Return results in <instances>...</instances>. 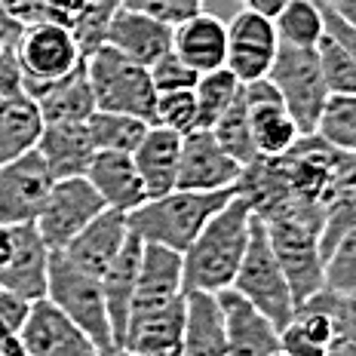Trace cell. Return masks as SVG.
<instances>
[{
	"mask_svg": "<svg viewBox=\"0 0 356 356\" xmlns=\"http://www.w3.org/2000/svg\"><path fill=\"white\" fill-rule=\"evenodd\" d=\"M181 356H227L225 316L212 292H184Z\"/></svg>",
	"mask_w": 356,
	"mask_h": 356,
	"instance_id": "83f0119b",
	"label": "cell"
},
{
	"mask_svg": "<svg viewBox=\"0 0 356 356\" xmlns=\"http://www.w3.org/2000/svg\"><path fill=\"white\" fill-rule=\"evenodd\" d=\"M295 310H323V314H329L332 325H335V338L356 347V295H341L323 286L320 292H314Z\"/></svg>",
	"mask_w": 356,
	"mask_h": 356,
	"instance_id": "8d00e7d4",
	"label": "cell"
},
{
	"mask_svg": "<svg viewBox=\"0 0 356 356\" xmlns=\"http://www.w3.org/2000/svg\"><path fill=\"white\" fill-rule=\"evenodd\" d=\"M147 71H151V83H154V89H157V95L160 92H184V89H194L197 80H200V74L191 68V65H184L172 49H169L160 62H154Z\"/></svg>",
	"mask_w": 356,
	"mask_h": 356,
	"instance_id": "60d3db41",
	"label": "cell"
},
{
	"mask_svg": "<svg viewBox=\"0 0 356 356\" xmlns=\"http://www.w3.org/2000/svg\"><path fill=\"white\" fill-rule=\"evenodd\" d=\"M126 236H129V221H126V212L117 209H105L102 215H95L92 221L80 231L74 240L65 246V258L80 267L89 277L102 280L105 270L111 267L117 255H120Z\"/></svg>",
	"mask_w": 356,
	"mask_h": 356,
	"instance_id": "ffe728a7",
	"label": "cell"
},
{
	"mask_svg": "<svg viewBox=\"0 0 356 356\" xmlns=\"http://www.w3.org/2000/svg\"><path fill=\"white\" fill-rule=\"evenodd\" d=\"M212 136H215V142H218L236 163H240V166H249V163L258 157L255 142H252L249 108H246V99H243V86H240V92H236V99L231 102V108L215 120Z\"/></svg>",
	"mask_w": 356,
	"mask_h": 356,
	"instance_id": "d6a6232c",
	"label": "cell"
},
{
	"mask_svg": "<svg viewBox=\"0 0 356 356\" xmlns=\"http://www.w3.org/2000/svg\"><path fill=\"white\" fill-rule=\"evenodd\" d=\"M53 184L56 178L37 147L0 163V225H34Z\"/></svg>",
	"mask_w": 356,
	"mask_h": 356,
	"instance_id": "7c38bea8",
	"label": "cell"
},
{
	"mask_svg": "<svg viewBox=\"0 0 356 356\" xmlns=\"http://www.w3.org/2000/svg\"><path fill=\"white\" fill-rule=\"evenodd\" d=\"M43 114L28 92L0 99V163L34 151L43 132Z\"/></svg>",
	"mask_w": 356,
	"mask_h": 356,
	"instance_id": "f1b7e54d",
	"label": "cell"
},
{
	"mask_svg": "<svg viewBox=\"0 0 356 356\" xmlns=\"http://www.w3.org/2000/svg\"><path fill=\"white\" fill-rule=\"evenodd\" d=\"M316 56H320V68H323L325 86H329V95H356V62L353 58L341 47H335L329 37L320 40Z\"/></svg>",
	"mask_w": 356,
	"mask_h": 356,
	"instance_id": "74e56055",
	"label": "cell"
},
{
	"mask_svg": "<svg viewBox=\"0 0 356 356\" xmlns=\"http://www.w3.org/2000/svg\"><path fill=\"white\" fill-rule=\"evenodd\" d=\"M243 99L249 108L252 142H255L258 157H283L286 151H292L295 142L301 138V129L295 126L292 114L286 111L270 80L264 77L243 83Z\"/></svg>",
	"mask_w": 356,
	"mask_h": 356,
	"instance_id": "9a60e30c",
	"label": "cell"
},
{
	"mask_svg": "<svg viewBox=\"0 0 356 356\" xmlns=\"http://www.w3.org/2000/svg\"><path fill=\"white\" fill-rule=\"evenodd\" d=\"M181 252H172L157 243H145L142 261H138V283L132 295V314L154 310L184 295L181 289ZM129 314V316H132Z\"/></svg>",
	"mask_w": 356,
	"mask_h": 356,
	"instance_id": "603a6c76",
	"label": "cell"
},
{
	"mask_svg": "<svg viewBox=\"0 0 356 356\" xmlns=\"http://www.w3.org/2000/svg\"><path fill=\"white\" fill-rule=\"evenodd\" d=\"M252 215L249 203L243 197H234L221 212H215L206 227L194 236L181 255V289L184 292H221L231 289L234 277L243 264L252 234Z\"/></svg>",
	"mask_w": 356,
	"mask_h": 356,
	"instance_id": "6da1fadb",
	"label": "cell"
},
{
	"mask_svg": "<svg viewBox=\"0 0 356 356\" xmlns=\"http://www.w3.org/2000/svg\"><path fill=\"white\" fill-rule=\"evenodd\" d=\"M264 225V221H261ZM267 240L273 246L280 267L286 273V283L292 289L295 307L304 304L314 292L323 289V218H280L267 221Z\"/></svg>",
	"mask_w": 356,
	"mask_h": 356,
	"instance_id": "ba28073f",
	"label": "cell"
},
{
	"mask_svg": "<svg viewBox=\"0 0 356 356\" xmlns=\"http://www.w3.org/2000/svg\"><path fill=\"white\" fill-rule=\"evenodd\" d=\"M320 6H323V25H325V37H329L335 47H341L347 56L356 62V28L350 25V22H344L338 16V10L332 3H323L320 0Z\"/></svg>",
	"mask_w": 356,
	"mask_h": 356,
	"instance_id": "7bdbcfd3",
	"label": "cell"
},
{
	"mask_svg": "<svg viewBox=\"0 0 356 356\" xmlns=\"http://www.w3.org/2000/svg\"><path fill=\"white\" fill-rule=\"evenodd\" d=\"M154 126L172 129L178 136H188L197 129V99L194 89L184 92H160L157 108H154Z\"/></svg>",
	"mask_w": 356,
	"mask_h": 356,
	"instance_id": "f35d334b",
	"label": "cell"
},
{
	"mask_svg": "<svg viewBox=\"0 0 356 356\" xmlns=\"http://www.w3.org/2000/svg\"><path fill=\"white\" fill-rule=\"evenodd\" d=\"M277 160L295 200L320 212L325 200L332 197V191L350 172H356V157L323 142L316 132L314 136H301L292 151H286Z\"/></svg>",
	"mask_w": 356,
	"mask_h": 356,
	"instance_id": "8992f818",
	"label": "cell"
},
{
	"mask_svg": "<svg viewBox=\"0 0 356 356\" xmlns=\"http://www.w3.org/2000/svg\"><path fill=\"white\" fill-rule=\"evenodd\" d=\"M280 43L298 49H316L325 37L323 6L320 0H292L277 19H273Z\"/></svg>",
	"mask_w": 356,
	"mask_h": 356,
	"instance_id": "f546056e",
	"label": "cell"
},
{
	"mask_svg": "<svg viewBox=\"0 0 356 356\" xmlns=\"http://www.w3.org/2000/svg\"><path fill=\"white\" fill-rule=\"evenodd\" d=\"M22 92H25V77H22L16 47L6 43L0 49V99H13V95H22Z\"/></svg>",
	"mask_w": 356,
	"mask_h": 356,
	"instance_id": "f6af8a7d",
	"label": "cell"
},
{
	"mask_svg": "<svg viewBox=\"0 0 356 356\" xmlns=\"http://www.w3.org/2000/svg\"><path fill=\"white\" fill-rule=\"evenodd\" d=\"M120 3L123 0H89L86 10L80 13V19L71 25V34L77 40V49L83 58H89L95 49H102L108 43V25Z\"/></svg>",
	"mask_w": 356,
	"mask_h": 356,
	"instance_id": "d590c367",
	"label": "cell"
},
{
	"mask_svg": "<svg viewBox=\"0 0 356 356\" xmlns=\"http://www.w3.org/2000/svg\"><path fill=\"white\" fill-rule=\"evenodd\" d=\"M89 0H43L40 10V22H53V25H62L71 31V25L80 19V13L86 10Z\"/></svg>",
	"mask_w": 356,
	"mask_h": 356,
	"instance_id": "7dc6e473",
	"label": "cell"
},
{
	"mask_svg": "<svg viewBox=\"0 0 356 356\" xmlns=\"http://www.w3.org/2000/svg\"><path fill=\"white\" fill-rule=\"evenodd\" d=\"M111 356H129V353H126V350H117V353H111Z\"/></svg>",
	"mask_w": 356,
	"mask_h": 356,
	"instance_id": "816d5d0a",
	"label": "cell"
},
{
	"mask_svg": "<svg viewBox=\"0 0 356 356\" xmlns=\"http://www.w3.org/2000/svg\"><path fill=\"white\" fill-rule=\"evenodd\" d=\"M89 136H92L95 151H123L132 154L142 145L145 132L151 129V123L138 120L129 114H111V111H95L86 120Z\"/></svg>",
	"mask_w": 356,
	"mask_h": 356,
	"instance_id": "4dcf8cb0",
	"label": "cell"
},
{
	"mask_svg": "<svg viewBox=\"0 0 356 356\" xmlns=\"http://www.w3.org/2000/svg\"><path fill=\"white\" fill-rule=\"evenodd\" d=\"M236 197V191H169L163 197H147L138 209L126 215L129 231L142 243H157L181 252L194 243L215 212H221Z\"/></svg>",
	"mask_w": 356,
	"mask_h": 356,
	"instance_id": "7a4b0ae2",
	"label": "cell"
},
{
	"mask_svg": "<svg viewBox=\"0 0 356 356\" xmlns=\"http://www.w3.org/2000/svg\"><path fill=\"white\" fill-rule=\"evenodd\" d=\"M203 3L206 0H123V6L145 13V16H151V19H160L172 28L178 22L203 13Z\"/></svg>",
	"mask_w": 356,
	"mask_h": 356,
	"instance_id": "b9f144b4",
	"label": "cell"
},
{
	"mask_svg": "<svg viewBox=\"0 0 356 356\" xmlns=\"http://www.w3.org/2000/svg\"><path fill=\"white\" fill-rule=\"evenodd\" d=\"M316 136L356 157V95H329L316 123Z\"/></svg>",
	"mask_w": 356,
	"mask_h": 356,
	"instance_id": "e575fe53",
	"label": "cell"
},
{
	"mask_svg": "<svg viewBox=\"0 0 356 356\" xmlns=\"http://www.w3.org/2000/svg\"><path fill=\"white\" fill-rule=\"evenodd\" d=\"M273 356H286V353H283V350H277V353H273Z\"/></svg>",
	"mask_w": 356,
	"mask_h": 356,
	"instance_id": "db71d44e",
	"label": "cell"
},
{
	"mask_svg": "<svg viewBox=\"0 0 356 356\" xmlns=\"http://www.w3.org/2000/svg\"><path fill=\"white\" fill-rule=\"evenodd\" d=\"M267 80L280 92V99L292 114L295 126L301 129V136H314L325 102H329V86L323 80L316 49H298L280 43Z\"/></svg>",
	"mask_w": 356,
	"mask_h": 356,
	"instance_id": "52a82bcc",
	"label": "cell"
},
{
	"mask_svg": "<svg viewBox=\"0 0 356 356\" xmlns=\"http://www.w3.org/2000/svg\"><path fill=\"white\" fill-rule=\"evenodd\" d=\"M350 231H356V172L347 175L323 206V234H320L323 261Z\"/></svg>",
	"mask_w": 356,
	"mask_h": 356,
	"instance_id": "1f68e13d",
	"label": "cell"
},
{
	"mask_svg": "<svg viewBox=\"0 0 356 356\" xmlns=\"http://www.w3.org/2000/svg\"><path fill=\"white\" fill-rule=\"evenodd\" d=\"M142 249H145V243L129 231V236H126V243L120 249V255L111 261L105 277H102V292H105L111 332H114L117 347L123 344L126 325H129L132 295H136V283H138V261H142Z\"/></svg>",
	"mask_w": 356,
	"mask_h": 356,
	"instance_id": "484cf974",
	"label": "cell"
},
{
	"mask_svg": "<svg viewBox=\"0 0 356 356\" xmlns=\"http://www.w3.org/2000/svg\"><path fill=\"white\" fill-rule=\"evenodd\" d=\"M83 65L95 95V111L129 114L154 126L157 89L151 83V71L129 62L111 47L95 49L89 58H83Z\"/></svg>",
	"mask_w": 356,
	"mask_h": 356,
	"instance_id": "277c9868",
	"label": "cell"
},
{
	"mask_svg": "<svg viewBox=\"0 0 356 356\" xmlns=\"http://www.w3.org/2000/svg\"><path fill=\"white\" fill-rule=\"evenodd\" d=\"M325 289L341 295H356V231H350L335 249L329 252L323 264Z\"/></svg>",
	"mask_w": 356,
	"mask_h": 356,
	"instance_id": "ab89813d",
	"label": "cell"
},
{
	"mask_svg": "<svg viewBox=\"0 0 356 356\" xmlns=\"http://www.w3.org/2000/svg\"><path fill=\"white\" fill-rule=\"evenodd\" d=\"M243 166L215 142L212 129H194L181 136L178 157V191H236Z\"/></svg>",
	"mask_w": 356,
	"mask_h": 356,
	"instance_id": "4fadbf2b",
	"label": "cell"
},
{
	"mask_svg": "<svg viewBox=\"0 0 356 356\" xmlns=\"http://www.w3.org/2000/svg\"><path fill=\"white\" fill-rule=\"evenodd\" d=\"M231 289L240 292L252 307L261 310L277 329L292 323V316H295L292 289H289L283 267H280L277 255H273V246L267 240V227L258 218L252 221L246 255H243V264L236 270Z\"/></svg>",
	"mask_w": 356,
	"mask_h": 356,
	"instance_id": "5b68a950",
	"label": "cell"
},
{
	"mask_svg": "<svg viewBox=\"0 0 356 356\" xmlns=\"http://www.w3.org/2000/svg\"><path fill=\"white\" fill-rule=\"evenodd\" d=\"M47 301H53L74 325H80L89 335V341L99 347L102 356L120 350L114 341V332H111V316H108L105 292H102V280L74 267L65 258V252H53L49 255Z\"/></svg>",
	"mask_w": 356,
	"mask_h": 356,
	"instance_id": "3957f363",
	"label": "cell"
},
{
	"mask_svg": "<svg viewBox=\"0 0 356 356\" xmlns=\"http://www.w3.org/2000/svg\"><path fill=\"white\" fill-rule=\"evenodd\" d=\"M37 154L47 163L49 175L58 181V178L86 175L95 157V145L86 123H47L37 142Z\"/></svg>",
	"mask_w": 356,
	"mask_h": 356,
	"instance_id": "d4e9b609",
	"label": "cell"
},
{
	"mask_svg": "<svg viewBox=\"0 0 356 356\" xmlns=\"http://www.w3.org/2000/svg\"><path fill=\"white\" fill-rule=\"evenodd\" d=\"M86 181L95 188V194L105 200L108 209L126 215L138 209L147 200L136 160H132V154L123 151H95V157L86 169Z\"/></svg>",
	"mask_w": 356,
	"mask_h": 356,
	"instance_id": "44dd1931",
	"label": "cell"
},
{
	"mask_svg": "<svg viewBox=\"0 0 356 356\" xmlns=\"http://www.w3.org/2000/svg\"><path fill=\"white\" fill-rule=\"evenodd\" d=\"M280 49V37L270 19L243 10L227 22V62L225 68L240 83L264 80L273 68V58Z\"/></svg>",
	"mask_w": 356,
	"mask_h": 356,
	"instance_id": "5bb4252c",
	"label": "cell"
},
{
	"mask_svg": "<svg viewBox=\"0 0 356 356\" xmlns=\"http://www.w3.org/2000/svg\"><path fill=\"white\" fill-rule=\"evenodd\" d=\"M172 53L191 65L197 74H209L225 68L227 62V25L212 13H197V16L178 22L172 28Z\"/></svg>",
	"mask_w": 356,
	"mask_h": 356,
	"instance_id": "7402d4cb",
	"label": "cell"
},
{
	"mask_svg": "<svg viewBox=\"0 0 356 356\" xmlns=\"http://www.w3.org/2000/svg\"><path fill=\"white\" fill-rule=\"evenodd\" d=\"M13 47H16L22 77H25V92L34 86L49 83V80L65 77V74L83 62L74 34L62 25H53V22L25 25Z\"/></svg>",
	"mask_w": 356,
	"mask_h": 356,
	"instance_id": "8fae6325",
	"label": "cell"
},
{
	"mask_svg": "<svg viewBox=\"0 0 356 356\" xmlns=\"http://www.w3.org/2000/svg\"><path fill=\"white\" fill-rule=\"evenodd\" d=\"M108 206L95 194V188L86 181V175L58 178L49 191L47 203L37 215L34 227L43 236L49 252H62L95 215H102Z\"/></svg>",
	"mask_w": 356,
	"mask_h": 356,
	"instance_id": "30bf717a",
	"label": "cell"
},
{
	"mask_svg": "<svg viewBox=\"0 0 356 356\" xmlns=\"http://www.w3.org/2000/svg\"><path fill=\"white\" fill-rule=\"evenodd\" d=\"M178 157H181V136L178 132L163 129V126H151L145 132L142 145L132 151V160H136L147 197H163L175 191Z\"/></svg>",
	"mask_w": 356,
	"mask_h": 356,
	"instance_id": "4316f807",
	"label": "cell"
},
{
	"mask_svg": "<svg viewBox=\"0 0 356 356\" xmlns=\"http://www.w3.org/2000/svg\"><path fill=\"white\" fill-rule=\"evenodd\" d=\"M289 3H292V0H246V10H252V13H258V16L273 22Z\"/></svg>",
	"mask_w": 356,
	"mask_h": 356,
	"instance_id": "c3c4849f",
	"label": "cell"
},
{
	"mask_svg": "<svg viewBox=\"0 0 356 356\" xmlns=\"http://www.w3.org/2000/svg\"><path fill=\"white\" fill-rule=\"evenodd\" d=\"M49 255L34 225H0V289L28 304L47 298Z\"/></svg>",
	"mask_w": 356,
	"mask_h": 356,
	"instance_id": "9c48e42d",
	"label": "cell"
},
{
	"mask_svg": "<svg viewBox=\"0 0 356 356\" xmlns=\"http://www.w3.org/2000/svg\"><path fill=\"white\" fill-rule=\"evenodd\" d=\"M323 3H332V6H335V3H341V0H323Z\"/></svg>",
	"mask_w": 356,
	"mask_h": 356,
	"instance_id": "f5cc1de1",
	"label": "cell"
},
{
	"mask_svg": "<svg viewBox=\"0 0 356 356\" xmlns=\"http://www.w3.org/2000/svg\"><path fill=\"white\" fill-rule=\"evenodd\" d=\"M240 80L234 77L227 68L200 74L197 86H194V99H197V129H212L215 120L231 108V102L240 92Z\"/></svg>",
	"mask_w": 356,
	"mask_h": 356,
	"instance_id": "836d02e7",
	"label": "cell"
},
{
	"mask_svg": "<svg viewBox=\"0 0 356 356\" xmlns=\"http://www.w3.org/2000/svg\"><path fill=\"white\" fill-rule=\"evenodd\" d=\"M28 356H102L80 325H74L53 301L40 298L28 307L19 332Z\"/></svg>",
	"mask_w": 356,
	"mask_h": 356,
	"instance_id": "2e32d148",
	"label": "cell"
},
{
	"mask_svg": "<svg viewBox=\"0 0 356 356\" xmlns=\"http://www.w3.org/2000/svg\"><path fill=\"white\" fill-rule=\"evenodd\" d=\"M105 47L117 49L129 62L151 68L154 62H160L163 56L172 49V25L160 19H151L129 6H117L114 19L108 25V43Z\"/></svg>",
	"mask_w": 356,
	"mask_h": 356,
	"instance_id": "ac0fdd59",
	"label": "cell"
},
{
	"mask_svg": "<svg viewBox=\"0 0 356 356\" xmlns=\"http://www.w3.org/2000/svg\"><path fill=\"white\" fill-rule=\"evenodd\" d=\"M28 95L40 108L43 123H86L95 114V95L92 86H89L83 62L65 77L28 89Z\"/></svg>",
	"mask_w": 356,
	"mask_h": 356,
	"instance_id": "cb8c5ba5",
	"label": "cell"
},
{
	"mask_svg": "<svg viewBox=\"0 0 356 356\" xmlns=\"http://www.w3.org/2000/svg\"><path fill=\"white\" fill-rule=\"evenodd\" d=\"M184 338V295L163 307L138 310L129 316L120 350L129 356H181Z\"/></svg>",
	"mask_w": 356,
	"mask_h": 356,
	"instance_id": "d6986e66",
	"label": "cell"
},
{
	"mask_svg": "<svg viewBox=\"0 0 356 356\" xmlns=\"http://www.w3.org/2000/svg\"><path fill=\"white\" fill-rule=\"evenodd\" d=\"M325 356H356V347L353 344H344V341H335Z\"/></svg>",
	"mask_w": 356,
	"mask_h": 356,
	"instance_id": "f907efd6",
	"label": "cell"
},
{
	"mask_svg": "<svg viewBox=\"0 0 356 356\" xmlns=\"http://www.w3.org/2000/svg\"><path fill=\"white\" fill-rule=\"evenodd\" d=\"M28 307H31V304L22 301L19 295L3 292V289H0V347H3L6 338H13V335H19L22 332V323H25V316H28Z\"/></svg>",
	"mask_w": 356,
	"mask_h": 356,
	"instance_id": "ee69618b",
	"label": "cell"
},
{
	"mask_svg": "<svg viewBox=\"0 0 356 356\" xmlns=\"http://www.w3.org/2000/svg\"><path fill=\"white\" fill-rule=\"evenodd\" d=\"M280 350L286 356H325L329 347H323V344H316L314 338H307L301 325L292 320L289 325L280 329Z\"/></svg>",
	"mask_w": 356,
	"mask_h": 356,
	"instance_id": "bcb514c9",
	"label": "cell"
},
{
	"mask_svg": "<svg viewBox=\"0 0 356 356\" xmlns=\"http://www.w3.org/2000/svg\"><path fill=\"white\" fill-rule=\"evenodd\" d=\"M225 316L227 356H273L280 350V329L258 307L243 298L234 289L215 292Z\"/></svg>",
	"mask_w": 356,
	"mask_h": 356,
	"instance_id": "e0dca14e",
	"label": "cell"
},
{
	"mask_svg": "<svg viewBox=\"0 0 356 356\" xmlns=\"http://www.w3.org/2000/svg\"><path fill=\"white\" fill-rule=\"evenodd\" d=\"M338 16L344 22H350V25L356 28V0H341V3H335Z\"/></svg>",
	"mask_w": 356,
	"mask_h": 356,
	"instance_id": "681fc988",
	"label": "cell"
}]
</instances>
